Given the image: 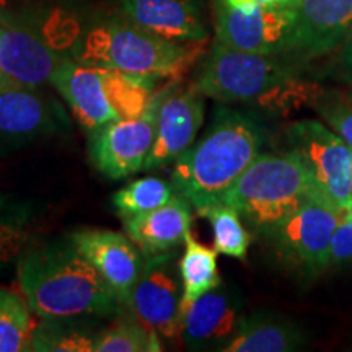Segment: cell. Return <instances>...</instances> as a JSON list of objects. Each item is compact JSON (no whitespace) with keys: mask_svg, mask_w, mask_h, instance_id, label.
<instances>
[{"mask_svg":"<svg viewBox=\"0 0 352 352\" xmlns=\"http://www.w3.org/2000/svg\"><path fill=\"white\" fill-rule=\"evenodd\" d=\"M16 280L33 314L43 320L104 316L124 307L70 239L25 252Z\"/></svg>","mask_w":352,"mask_h":352,"instance_id":"obj_1","label":"cell"},{"mask_svg":"<svg viewBox=\"0 0 352 352\" xmlns=\"http://www.w3.org/2000/svg\"><path fill=\"white\" fill-rule=\"evenodd\" d=\"M303 65L289 56L256 54L215 41L202 60L195 85L204 96L222 103H258L287 109L314 103L321 88L303 82Z\"/></svg>","mask_w":352,"mask_h":352,"instance_id":"obj_2","label":"cell"},{"mask_svg":"<svg viewBox=\"0 0 352 352\" xmlns=\"http://www.w3.org/2000/svg\"><path fill=\"white\" fill-rule=\"evenodd\" d=\"M264 132L246 114L220 109L206 135L173 162L171 183L192 208L222 202L261 153Z\"/></svg>","mask_w":352,"mask_h":352,"instance_id":"obj_3","label":"cell"},{"mask_svg":"<svg viewBox=\"0 0 352 352\" xmlns=\"http://www.w3.org/2000/svg\"><path fill=\"white\" fill-rule=\"evenodd\" d=\"M202 43H173L126 16L101 21L85 33L76 60L152 78H179L202 54Z\"/></svg>","mask_w":352,"mask_h":352,"instance_id":"obj_4","label":"cell"},{"mask_svg":"<svg viewBox=\"0 0 352 352\" xmlns=\"http://www.w3.org/2000/svg\"><path fill=\"white\" fill-rule=\"evenodd\" d=\"M157 78L95 67L63 57L51 77L78 122L94 132L108 122L135 118L151 107Z\"/></svg>","mask_w":352,"mask_h":352,"instance_id":"obj_5","label":"cell"},{"mask_svg":"<svg viewBox=\"0 0 352 352\" xmlns=\"http://www.w3.org/2000/svg\"><path fill=\"white\" fill-rule=\"evenodd\" d=\"M311 197L324 199L296 155L259 153L222 202L235 208L250 227L264 235Z\"/></svg>","mask_w":352,"mask_h":352,"instance_id":"obj_6","label":"cell"},{"mask_svg":"<svg viewBox=\"0 0 352 352\" xmlns=\"http://www.w3.org/2000/svg\"><path fill=\"white\" fill-rule=\"evenodd\" d=\"M289 152L298 158L316 191L341 210L352 209V147L324 122L300 120L285 132Z\"/></svg>","mask_w":352,"mask_h":352,"instance_id":"obj_7","label":"cell"},{"mask_svg":"<svg viewBox=\"0 0 352 352\" xmlns=\"http://www.w3.org/2000/svg\"><path fill=\"white\" fill-rule=\"evenodd\" d=\"M183 283L173 252L145 256L144 270L124 307L160 340L182 336Z\"/></svg>","mask_w":352,"mask_h":352,"instance_id":"obj_8","label":"cell"},{"mask_svg":"<svg viewBox=\"0 0 352 352\" xmlns=\"http://www.w3.org/2000/svg\"><path fill=\"white\" fill-rule=\"evenodd\" d=\"M344 210L321 197H311L264 235L285 261L307 271L329 266V248Z\"/></svg>","mask_w":352,"mask_h":352,"instance_id":"obj_9","label":"cell"},{"mask_svg":"<svg viewBox=\"0 0 352 352\" xmlns=\"http://www.w3.org/2000/svg\"><path fill=\"white\" fill-rule=\"evenodd\" d=\"M168 88H160L151 107L135 118H122L91 132L90 157L96 168L111 179L144 170L155 142L158 108Z\"/></svg>","mask_w":352,"mask_h":352,"instance_id":"obj_10","label":"cell"},{"mask_svg":"<svg viewBox=\"0 0 352 352\" xmlns=\"http://www.w3.org/2000/svg\"><path fill=\"white\" fill-rule=\"evenodd\" d=\"M292 34V6L241 12L222 0L215 3V36L223 46L256 54L289 56Z\"/></svg>","mask_w":352,"mask_h":352,"instance_id":"obj_11","label":"cell"},{"mask_svg":"<svg viewBox=\"0 0 352 352\" xmlns=\"http://www.w3.org/2000/svg\"><path fill=\"white\" fill-rule=\"evenodd\" d=\"M289 57L302 64L340 50L352 30V0H294Z\"/></svg>","mask_w":352,"mask_h":352,"instance_id":"obj_12","label":"cell"},{"mask_svg":"<svg viewBox=\"0 0 352 352\" xmlns=\"http://www.w3.org/2000/svg\"><path fill=\"white\" fill-rule=\"evenodd\" d=\"M69 239L94 264L118 298L126 303L145 264V254L129 235L101 228H82Z\"/></svg>","mask_w":352,"mask_h":352,"instance_id":"obj_13","label":"cell"},{"mask_svg":"<svg viewBox=\"0 0 352 352\" xmlns=\"http://www.w3.org/2000/svg\"><path fill=\"white\" fill-rule=\"evenodd\" d=\"M197 88L170 94L166 91L158 108L155 142L144 170L165 168L195 144L204 121V101Z\"/></svg>","mask_w":352,"mask_h":352,"instance_id":"obj_14","label":"cell"},{"mask_svg":"<svg viewBox=\"0 0 352 352\" xmlns=\"http://www.w3.org/2000/svg\"><path fill=\"white\" fill-rule=\"evenodd\" d=\"M243 300L230 289L210 290L196 298L183 316L182 338L188 349L222 351L243 320Z\"/></svg>","mask_w":352,"mask_h":352,"instance_id":"obj_15","label":"cell"},{"mask_svg":"<svg viewBox=\"0 0 352 352\" xmlns=\"http://www.w3.org/2000/svg\"><path fill=\"white\" fill-rule=\"evenodd\" d=\"M63 60L28 21L3 25L0 36V72L13 85L36 90L51 82Z\"/></svg>","mask_w":352,"mask_h":352,"instance_id":"obj_16","label":"cell"},{"mask_svg":"<svg viewBox=\"0 0 352 352\" xmlns=\"http://www.w3.org/2000/svg\"><path fill=\"white\" fill-rule=\"evenodd\" d=\"M56 126V109L36 90L8 87L0 91V152L32 144Z\"/></svg>","mask_w":352,"mask_h":352,"instance_id":"obj_17","label":"cell"},{"mask_svg":"<svg viewBox=\"0 0 352 352\" xmlns=\"http://www.w3.org/2000/svg\"><path fill=\"white\" fill-rule=\"evenodd\" d=\"M122 16L173 43H204L208 30L195 0H121Z\"/></svg>","mask_w":352,"mask_h":352,"instance_id":"obj_18","label":"cell"},{"mask_svg":"<svg viewBox=\"0 0 352 352\" xmlns=\"http://www.w3.org/2000/svg\"><path fill=\"white\" fill-rule=\"evenodd\" d=\"M191 202L176 192L173 199L162 208L127 217L126 233L145 256L173 252L179 245H184L191 232Z\"/></svg>","mask_w":352,"mask_h":352,"instance_id":"obj_19","label":"cell"},{"mask_svg":"<svg viewBox=\"0 0 352 352\" xmlns=\"http://www.w3.org/2000/svg\"><path fill=\"white\" fill-rule=\"evenodd\" d=\"M305 344L297 324L271 314L243 316L239 329L222 352H290Z\"/></svg>","mask_w":352,"mask_h":352,"instance_id":"obj_20","label":"cell"},{"mask_svg":"<svg viewBox=\"0 0 352 352\" xmlns=\"http://www.w3.org/2000/svg\"><path fill=\"white\" fill-rule=\"evenodd\" d=\"M179 274L183 283V316L196 298L222 285L217 267V252L197 241L192 232H189L184 240V252L179 258Z\"/></svg>","mask_w":352,"mask_h":352,"instance_id":"obj_21","label":"cell"},{"mask_svg":"<svg viewBox=\"0 0 352 352\" xmlns=\"http://www.w3.org/2000/svg\"><path fill=\"white\" fill-rule=\"evenodd\" d=\"M21 290L0 287V352L32 351L36 323Z\"/></svg>","mask_w":352,"mask_h":352,"instance_id":"obj_22","label":"cell"},{"mask_svg":"<svg viewBox=\"0 0 352 352\" xmlns=\"http://www.w3.org/2000/svg\"><path fill=\"white\" fill-rule=\"evenodd\" d=\"M197 214L209 220L214 233L215 252L235 259H245L252 245V235L241 222L239 210L226 202L206 206Z\"/></svg>","mask_w":352,"mask_h":352,"instance_id":"obj_23","label":"cell"},{"mask_svg":"<svg viewBox=\"0 0 352 352\" xmlns=\"http://www.w3.org/2000/svg\"><path fill=\"white\" fill-rule=\"evenodd\" d=\"M160 338L134 315L114 320L95 338V352H151L160 351Z\"/></svg>","mask_w":352,"mask_h":352,"instance_id":"obj_24","label":"cell"},{"mask_svg":"<svg viewBox=\"0 0 352 352\" xmlns=\"http://www.w3.org/2000/svg\"><path fill=\"white\" fill-rule=\"evenodd\" d=\"M173 183L165 182L155 176L138 179L127 184L121 191L113 196V204L121 217H134V215L151 212V210L162 208L166 202L173 199L176 195Z\"/></svg>","mask_w":352,"mask_h":352,"instance_id":"obj_25","label":"cell"},{"mask_svg":"<svg viewBox=\"0 0 352 352\" xmlns=\"http://www.w3.org/2000/svg\"><path fill=\"white\" fill-rule=\"evenodd\" d=\"M69 320H43L36 324L33 334L32 351L60 352H94L95 338L85 331L67 327Z\"/></svg>","mask_w":352,"mask_h":352,"instance_id":"obj_26","label":"cell"},{"mask_svg":"<svg viewBox=\"0 0 352 352\" xmlns=\"http://www.w3.org/2000/svg\"><path fill=\"white\" fill-rule=\"evenodd\" d=\"M311 107L324 124L352 147V88H321Z\"/></svg>","mask_w":352,"mask_h":352,"instance_id":"obj_27","label":"cell"},{"mask_svg":"<svg viewBox=\"0 0 352 352\" xmlns=\"http://www.w3.org/2000/svg\"><path fill=\"white\" fill-rule=\"evenodd\" d=\"M352 263V223L342 215L341 223L334 232L331 248H329V266L331 264Z\"/></svg>","mask_w":352,"mask_h":352,"instance_id":"obj_28","label":"cell"},{"mask_svg":"<svg viewBox=\"0 0 352 352\" xmlns=\"http://www.w3.org/2000/svg\"><path fill=\"white\" fill-rule=\"evenodd\" d=\"M331 76L352 88V30L338 50L331 67Z\"/></svg>","mask_w":352,"mask_h":352,"instance_id":"obj_29","label":"cell"},{"mask_svg":"<svg viewBox=\"0 0 352 352\" xmlns=\"http://www.w3.org/2000/svg\"><path fill=\"white\" fill-rule=\"evenodd\" d=\"M23 245V233L15 227L0 222V259L10 258L19 253Z\"/></svg>","mask_w":352,"mask_h":352,"instance_id":"obj_30","label":"cell"},{"mask_svg":"<svg viewBox=\"0 0 352 352\" xmlns=\"http://www.w3.org/2000/svg\"><path fill=\"white\" fill-rule=\"evenodd\" d=\"M23 13V0H0V21L3 25L28 21L25 20Z\"/></svg>","mask_w":352,"mask_h":352,"instance_id":"obj_31","label":"cell"},{"mask_svg":"<svg viewBox=\"0 0 352 352\" xmlns=\"http://www.w3.org/2000/svg\"><path fill=\"white\" fill-rule=\"evenodd\" d=\"M228 7L241 12H253L261 7H283L292 6L294 0H222Z\"/></svg>","mask_w":352,"mask_h":352,"instance_id":"obj_32","label":"cell"},{"mask_svg":"<svg viewBox=\"0 0 352 352\" xmlns=\"http://www.w3.org/2000/svg\"><path fill=\"white\" fill-rule=\"evenodd\" d=\"M8 87H16V85H13V83L8 80V78L3 76L2 72H0V91L2 90H6V88H8Z\"/></svg>","mask_w":352,"mask_h":352,"instance_id":"obj_33","label":"cell"},{"mask_svg":"<svg viewBox=\"0 0 352 352\" xmlns=\"http://www.w3.org/2000/svg\"><path fill=\"white\" fill-rule=\"evenodd\" d=\"M344 219L347 220V222H351V223H352V209L346 210V212H344Z\"/></svg>","mask_w":352,"mask_h":352,"instance_id":"obj_34","label":"cell"},{"mask_svg":"<svg viewBox=\"0 0 352 352\" xmlns=\"http://www.w3.org/2000/svg\"><path fill=\"white\" fill-rule=\"evenodd\" d=\"M2 32H3V23L0 21V36H2Z\"/></svg>","mask_w":352,"mask_h":352,"instance_id":"obj_35","label":"cell"}]
</instances>
